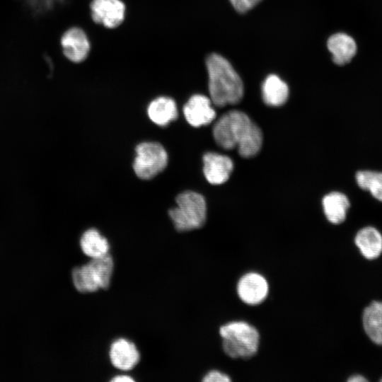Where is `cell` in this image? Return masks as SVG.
<instances>
[{
	"label": "cell",
	"mask_w": 382,
	"mask_h": 382,
	"mask_svg": "<svg viewBox=\"0 0 382 382\" xmlns=\"http://www.w3.org/2000/svg\"><path fill=\"white\" fill-rule=\"evenodd\" d=\"M216 144L224 149L238 148L240 155L250 158L261 149L262 134L259 127L244 112L232 110L223 115L213 127Z\"/></svg>",
	"instance_id": "cell-1"
},
{
	"label": "cell",
	"mask_w": 382,
	"mask_h": 382,
	"mask_svg": "<svg viewBox=\"0 0 382 382\" xmlns=\"http://www.w3.org/2000/svg\"><path fill=\"white\" fill-rule=\"evenodd\" d=\"M206 66L212 103L224 107L238 103L243 96V84L228 60L219 54H212L206 59Z\"/></svg>",
	"instance_id": "cell-2"
},
{
	"label": "cell",
	"mask_w": 382,
	"mask_h": 382,
	"mask_svg": "<svg viewBox=\"0 0 382 382\" xmlns=\"http://www.w3.org/2000/svg\"><path fill=\"white\" fill-rule=\"evenodd\" d=\"M222 347L231 358H249L258 349L260 335L257 330L244 321H233L220 328Z\"/></svg>",
	"instance_id": "cell-3"
},
{
	"label": "cell",
	"mask_w": 382,
	"mask_h": 382,
	"mask_svg": "<svg viewBox=\"0 0 382 382\" xmlns=\"http://www.w3.org/2000/svg\"><path fill=\"white\" fill-rule=\"evenodd\" d=\"M114 262L108 253L104 256L91 258L85 265L74 267L71 279L75 289L86 294L108 289L113 273Z\"/></svg>",
	"instance_id": "cell-4"
},
{
	"label": "cell",
	"mask_w": 382,
	"mask_h": 382,
	"mask_svg": "<svg viewBox=\"0 0 382 382\" xmlns=\"http://www.w3.org/2000/svg\"><path fill=\"white\" fill-rule=\"evenodd\" d=\"M176 207L169 210L175 228L180 232L202 227L206 221L207 205L204 198L193 191H185L176 197Z\"/></svg>",
	"instance_id": "cell-5"
},
{
	"label": "cell",
	"mask_w": 382,
	"mask_h": 382,
	"mask_svg": "<svg viewBox=\"0 0 382 382\" xmlns=\"http://www.w3.org/2000/svg\"><path fill=\"white\" fill-rule=\"evenodd\" d=\"M167 163L168 154L161 144L146 141L138 144L136 147L133 169L139 178H153L166 167Z\"/></svg>",
	"instance_id": "cell-6"
},
{
	"label": "cell",
	"mask_w": 382,
	"mask_h": 382,
	"mask_svg": "<svg viewBox=\"0 0 382 382\" xmlns=\"http://www.w3.org/2000/svg\"><path fill=\"white\" fill-rule=\"evenodd\" d=\"M90 8L93 21L108 28L119 26L125 19V6L121 0H92Z\"/></svg>",
	"instance_id": "cell-7"
},
{
	"label": "cell",
	"mask_w": 382,
	"mask_h": 382,
	"mask_svg": "<svg viewBox=\"0 0 382 382\" xmlns=\"http://www.w3.org/2000/svg\"><path fill=\"white\" fill-rule=\"evenodd\" d=\"M269 285L266 279L256 272L244 274L238 281L237 292L239 298L248 305H257L267 297Z\"/></svg>",
	"instance_id": "cell-8"
},
{
	"label": "cell",
	"mask_w": 382,
	"mask_h": 382,
	"mask_svg": "<svg viewBox=\"0 0 382 382\" xmlns=\"http://www.w3.org/2000/svg\"><path fill=\"white\" fill-rule=\"evenodd\" d=\"M60 42L64 56L74 63L84 61L91 50L90 42L86 33L78 27H73L65 31Z\"/></svg>",
	"instance_id": "cell-9"
},
{
	"label": "cell",
	"mask_w": 382,
	"mask_h": 382,
	"mask_svg": "<svg viewBox=\"0 0 382 382\" xmlns=\"http://www.w3.org/2000/svg\"><path fill=\"white\" fill-rule=\"evenodd\" d=\"M212 103L211 99L205 96H192L183 106V115L187 122L195 127L211 123L216 117Z\"/></svg>",
	"instance_id": "cell-10"
},
{
	"label": "cell",
	"mask_w": 382,
	"mask_h": 382,
	"mask_svg": "<svg viewBox=\"0 0 382 382\" xmlns=\"http://www.w3.org/2000/svg\"><path fill=\"white\" fill-rule=\"evenodd\" d=\"M203 172L212 185H221L228 180L233 168V161L228 156L208 152L203 156Z\"/></svg>",
	"instance_id": "cell-11"
},
{
	"label": "cell",
	"mask_w": 382,
	"mask_h": 382,
	"mask_svg": "<svg viewBox=\"0 0 382 382\" xmlns=\"http://www.w3.org/2000/svg\"><path fill=\"white\" fill-rule=\"evenodd\" d=\"M109 357L116 369L129 371L139 361L140 354L132 342L125 338H118L110 347Z\"/></svg>",
	"instance_id": "cell-12"
},
{
	"label": "cell",
	"mask_w": 382,
	"mask_h": 382,
	"mask_svg": "<svg viewBox=\"0 0 382 382\" xmlns=\"http://www.w3.org/2000/svg\"><path fill=\"white\" fill-rule=\"evenodd\" d=\"M328 48L332 56L333 62L337 65L349 63L357 53L355 40L349 35L338 33L332 35L328 40Z\"/></svg>",
	"instance_id": "cell-13"
},
{
	"label": "cell",
	"mask_w": 382,
	"mask_h": 382,
	"mask_svg": "<svg viewBox=\"0 0 382 382\" xmlns=\"http://www.w3.org/2000/svg\"><path fill=\"white\" fill-rule=\"evenodd\" d=\"M147 113L150 120L161 127L167 126L178 115L175 100L166 96L153 100L148 106Z\"/></svg>",
	"instance_id": "cell-14"
},
{
	"label": "cell",
	"mask_w": 382,
	"mask_h": 382,
	"mask_svg": "<svg viewBox=\"0 0 382 382\" xmlns=\"http://www.w3.org/2000/svg\"><path fill=\"white\" fill-rule=\"evenodd\" d=\"M354 242L362 255L368 260L376 259L382 253V235L374 227L360 229L356 234Z\"/></svg>",
	"instance_id": "cell-15"
},
{
	"label": "cell",
	"mask_w": 382,
	"mask_h": 382,
	"mask_svg": "<svg viewBox=\"0 0 382 382\" xmlns=\"http://www.w3.org/2000/svg\"><path fill=\"white\" fill-rule=\"evenodd\" d=\"M323 206L327 219L332 224H339L345 220L350 203L345 194L332 192L323 197Z\"/></svg>",
	"instance_id": "cell-16"
},
{
	"label": "cell",
	"mask_w": 382,
	"mask_h": 382,
	"mask_svg": "<svg viewBox=\"0 0 382 382\" xmlns=\"http://www.w3.org/2000/svg\"><path fill=\"white\" fill-rule=\"evenodd\" d=\"M364 328L369 337L382 345V302L373 301L363 312Z\"/></svg>",
	"instance_id": "cell-17"
},
{
	"label": "cell",
	"mask_w": 382,
	"mask_h": 382,
	"mask_svg": "<svg viewBox=\"0 0 382 382\" xmlns=\"http://www.w3.org/2000/svg\"><path fill=\"white\" fill-rule=\"evenodd\" d=\"M265 103L270 106H279L285 103L289 96V87L279 76H268L262 86Z\"/></svg>",
	"instance_id": "cell-18"
},
{
	"label": "cell",
	"mask_w": 382,
	"mask_h": 382,
	"mask_svg": "<svg viewBox=\"0 0 382 382\" xmlns=\"http://www.w3.org/2000/svg\"><path fill=\"white\" fill-rule=\"evenodd\" d=\"M80 247L84 255L96 258L108 254L110 244L96 228H89L80 238Z\"/></svg>",
	"instance_id": "cell-19"
},
{
	"label": "cell",
	"mask_w": 382,
	"mask_h": 382,
	"mask_svg": "<svg viewBox=\"0 0 382 382\" xmlns=\"http://www.w3.org/2000/svg\"><path fill=\"white\" fill-rule=\"evenodd\" d=\"M355 178L361 190L369 191L375 199L382 202V172L359 170L356 173Z\"/></svg>",
	"instance_id": "cell-20"
},
{
	"label": "cell",
	"mask_w": 382,
	"mask_h": 382,
	"mask_svg": "<svg viewBox=\"0 0 382 382\" xmlns=\"http://www.w3.org/2000/svg\"><path fill=\"white\" fill-rule=\"evenodd\" d=\"M63 0H26L29 6L36 12H43L52 8L56 2Z\"/></svg>",
	"instance_id": "cell-21"
},
{
	"label": "cell",
	"mask_w": 382,
	"mask_h": 382,
	"mask_svg": "<svg viewBox=\"0 0 382 382\" xmlns=\"http://www.w3.org/2000/svg\"><path fill=\"white\" fill-rule=\"evenodd\" d=\"M231 381L227 374L217 370L209 371L202 378V381L204 382H229Z\"/></svg>",
	"instance_id": "cell-22"
},
{
	"label": "cell",
	"mask_w": 382,
	"mask_h": 382,
	"mask_svg": "<svg viewBox=\"0 0 382 382\" xmlns=\"http://www.w3.org/2000/svg\"><path fill=\"white\" fill-rule=\"evenodd\" d=\"M261 0H230L233 6L239 12H245L255 5Z\"/></svg>",
	"instance_id": "cell-23"
},
{
	"label": "cell",
	"mask_w": 382,
	"mask_h": 382,
	"mask_svg": "<svg viewBox=\"0 0 382 382\" xmlns=\"http://www.w3.org/2000/svg\"><path fill=\"white\" fill-rule=\"evenodd\" d=\"M110 381L112 382H133L134 379L127 375H117L113 377Z\"/></svg>",
	"instance_id": "cell-24"
},
{
	"label": "cell",
	"mask_w": 382,
	"mask_h": 382,
	"mask_svg": "<svg viewBox=\"0 0 382 382\" xmlns=\"http://www.w3.org/2000/svg\"><path fill=\"white\" fill-rule=\"evenodd\" d=\"M349 382H364L367 381V379L365 378L363 376L356 374L350 376L348 379Z\"/></svg>",
	"instance_id": "cell-25"
},
{
	"label": "cell",
	"mask_w": 382,
	"mask_h": 382,
	"mask_svg": "<svg viewBox=\"0 0 382 382\" xmlns=\"http://www.w3.org/2000/svg\"><path fill=\"white\" fill-rule=\"evenodd\" d=\"M380 381H382V378Z\"/></svg>",
	"instance_id": "cell-26"
}]
</instances>
